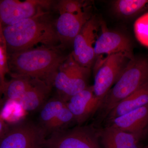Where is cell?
<instances>
[{"mask_svg": "<svg viewBox=\"0 0 148 148\" xmlns=\"http://www.w3.org/2000/svg\"><path fill=\"white\" fill-rule=\"evenodd\" d=\"M112 8L118 16L132 18L148 8V0H117L113 3Z\"/></svg>", "mask_w": 148, "mask_h": 148, "instance_id": "d6986e66", "label": "cell"}, {"mask_svg": "<svg viewBox=\"0 0 148 148\" xmlns=\"http://www.w3.org/2000/svg\"><path fill=\"white\" fill-rule=\"evenodd\" d=\"M148 130H147V132H148Z\"/></svg>", "mask_w": 148, "mask_h": 148, "instance_id": "4316f807", "label": "cell"}, {"mask_svg": "<svg viewBox=\"0 0 148 148\" xmlns=\"http://www.w3.org/2000/svg\"><path fill=\"white\" fill-rule=\"evenodd\" d=\"M99 137L103 148H141L140 141L144 138L112 125L103 130Z\"/></svg>", "mask_w": 148, "mask_h": 148, "instance_id": "5bb4252c", "label": "cell"}, {"mask_svg": "<svg viewBox=\"0 0 148 148\" xmlns=\"http://www.w3.org/2000/svg\"><path fill=\"white\" fill-rule=\"evenodd\" d=\"M98 24L95 18H90L86 22L73 42L71 54L81 66L90 69L96 57L94 45L96 41Z\"/></svg>", "mask_w": 148, "mask_h": 148, "instance_id": "9c48e42d", "label": "cell"}, {"mask_svg": "<svg viewBox=\"0 0 148 148\" xmlns=\"http://www.w3.org/2000/svg\"><path fill=\"white\" fill-rule=\"evenodd\" d=\"M134 27L137 40L142 45L148 47V12L136 19Z\"/></svg>", "mask_w": 148, "mask_h": 148, "instance_id": "ffe728a7", "label": "cell"}, {"mask_svg": "<svg viewBox=\"0 0 148 148\" xmlns=\"http://www.w3.org/2000/svg\"><path fill=\"white\" fill-rule=\"evenodd\" d=\"M7 125H8L5 123L4 120L0 116V136L2 135L3 132L5 130Z\"/></svg>", "mask_w": 148, "mask_h": 148, "instance_id": "603a6c76", "label": "cell"}, {"mask_svg": "<svg viewBox=\"0 0 148 148\" xmlns=\"http://www.w3.org/2000/svg\"><path fill=\"white\" fill-rule=\"evenodd\" d=\"M141 148H148V145L144 147H142Z\"/></svg>", "mask_w": 148, "mask_h": 148, "instance_id": "484cf974", "label": "cell"}, {"mask_svg": "<svg viewBox=\"0 0 148 148\" xmlns=\"http://www.w3.org/2000/svg\"><path fill=\"white\" fill-rule=\"evenodd\" d=\"M51 87L42 81L33 79L31 87L16 102L26 112L40 109L47 102Z\"/></svg>", "mask_w": 148, "mask_h": 148, "instance_id": "9a60e30c", "label": "cell"}, {"mask_svg": "<svg viewBox=\"0 0 148 148\" xmlns=\"http://www.w3.org/2000/svg\"><path fill=\"white\" fill-rule=\"evenodd\" d=\"M47 134L40 125L32 121L8 125L0 136V148H44Z\"/></svg>", "mask_w": 148, "mask_h": 148, "instance_id": "277c9868", "label": "cell"}, {"mask_svg": "<svg viewBox=\"0 0 148 148\" xmlns=\"http://www.w3.org/2000/svg\"><path fill=\"white\" fill-rule=\"evenodd\" d=\"M67 57L58 46H40L8 54L9 71L12 76L40 80L52 87L56 75Z\"/></svg>", "mask_w": 148, "mask_h": 148, "instance_id": "7a4b0ae2", "label": "cell"}, {"mask_svg": "<svg viewBox=\"0 0 148 148\" xmlns=\"http://www.w3.org/2000/svg\"><path fill=\"white\" fill-rule=\"evenodd\" d=\"M66 103L57 95L48 100L40 111V125L49 134L53 122L66 106Z\"/></svg>", "mask_w": 148, "mask_h": 148, "instance_id": "ac0fdd59", "label": "cell"}, {"mask_svg": "<svg viewBox=\"0 0 148 148\" xmlns=\"http://www.w3.org/2000/svg\"><path fill=\"white\" fill-rule=\"evenodd\" d=\"M59 14L55 22V27L60 44L58 47L62 48L73 45L75 38L90 17L84 10L77 13Z\"/></svg>", "mask_w": 148, "mask_h": 148, "instance_id": "8fae6325", "label": "cell"}, {"mask_svg": "<svg viewBox=\"0 0 148 148\" xmlns=\"http://www.w3.org/2000/svg\"><path fill=\"white\" fill-rule=\"evenodd\" d=\"M148 104V82L120 102L109 113L112 120Z\"/></svg>", "mask_w": 148, "mask_h": 148, "instance_id": "2e32d148", "label": "cell"}, {"mask_svg": "<svg viewBox=\"0 0 148 148\" xmlns=\"http://www.w3.org/2000/svg\"><path fill=\"white\" fill-rule=\"evenodd\" d=\"M59 14L63 13H77L84 10L82 2L73 0H62L56 5Z\"/></svg>", "mask_w": 148, "mask_h": 148, "instance_id": "44dd1931", "label": "cell"}, {"mask_svg": "<svg viewBox=\"0 0 148 148\" xmlns=\"http://www.w3.org/2000/svg\"><path fill=\"white\" fill-rule=\"evenodd\" d=\"M102 103L103 101L94 94L92 86H87L66 102L75 121L79 124L85 121L102 106Z\"/></svg>", "mask_w": 148, "mask_h": 148, "instance_id": "7c38bea8", "label": "cell"}, {"mask_svg": "<svg viewBox=\"0 0 148 148\" xmlns=\"http://www.w3.org/2000/svg\"><path fill=\"white\" fill-rule=\"evenodd\" d=\"M3 95L2 90L1 87L0 86V112L1 110L3 107V101L2 96Z\"/></svg>", "mask_w": 148, "mask_h": 148, "instance_id": "d4e9b609", "label": "cell"}, {"mask_svg": "<svg viewBox=\"0 0 148 148\" xmlns=\"http://www.w3.org/2000/svg\"><path fill=\"white\" fill-rule=\"evenodd\" d=\"M12 79L1 86L3 95L7 101L17 102L32 85L33 79L24 76H12Z\"/></svg>", "mask_w": 148, "mask_h": 148, "instance_id": "e0dca14e", "label": "cell"}, {"mask_svg": "<svg viewBox=\"0 0 148 148\" xmlns=\"http://www.w3.org/2000/svg\"><path fill=\"white\" fill-rule=\"evenodd\" d=\"M148 82V59L134 57L130 60L116 82L103 100L108 112L127 96Z\"/></svg>", "mask_w": 148, "mask_h": 148, "instance_id": "3957f363", "label": "cell"}, {"mask_svg": "<svg viewBox=\"0 0 148 148\" xmlns=\"http://www.w3.org/2000/svg\"><path fill=\"white\" fill-rule=\"evenodd\" d=\"M44 148H102L98 136L89 127L77 126L51 133Z\"/></svg>", "mask_w": 148, "mask_h": 148, "instance_id": "ba28073f", "label": "cell"}, {"mask_svg": "<svg viewBox=\"0 0 148 148\" xmlns=\"http://www.w3.org/2000/svg\"><path fill=\"white\" fill-rule=\"evenodd\" d=\"M130 59L122 53L108 56L98 61L94 68V94L103 101Z\"/></svg>", "mask_w": 148, "mask_h": 148, "instance_id": "8992f818", "label": "cell"}, {"mask_svg": "<svg viewBox=\"0 0 148 148\" xmlns=\"http://www.w3.org/2000/svg\"><path fill=\"white\" fill-rule=\"evenodd\" d=\"M9 72L8 53L6 48L0 45V86L5 82V75Z\"/></svg>", "mask_w": 148, "mask_h": 148, "instance_id": "7402d4cb", "label": "cell"}, {"mask_svg": "<svg viewBox=\"0 0 148 148\" xmlns=\"http://www.w3.org/2000/svg\"><path fill=\"white\" fill-rule=\"evenodd\" d=\"M3 34L8 55L34 48L38 45L56 47L59 43L55 22L47 11L3 27Z\"/></svg>", "mask_w": 148, "mask_h": 148, "instance_id": "6da1fadb", "label": "cell"}, {"mask_svg": "<svg viewBox=\"0 0 148 148\" xmlns=\"http://www.w3.org/2000/svg\"><path fill=\"white\" fill-rule=\"evenodd\" d=\"M111 125L145 137L148 129V104L112 120Z\"/></svg>", "mask_w": 148, "mask_h": 148, "instance_id": "4fadbf2b", "label": "cell"}, {"mask_svg": "<svg viewBox=\"0 0 148 148\" xmlns=\"http://www.w3.org/2000/svg\"><path fill=\"white\" fill-rule=\"evenodd\" d=\"M52 3L47 0H0V23L3 27L17 24L46 11Z\"/></svg>", "mask_w": 148, "mask_h": 148, "instance_id": "52a82bcc", "label": "cell"}, {"mask_svg": "<svg viewBox=\"0 0 148 148\" xmlns=\"http://www.w3.org/2000/svg\"><path fill=\"white\" fill-rule=\"evenodd\" d=\"M90 69L81 66L75 61L71 53L61 64L53 80L58 96L64 102L88 86Z\"/></svg>", "mask_w": 148, "mask_h": 148, "instance_id": "5b68a950", "label": "cell"}, {"mask_svg": "<svg viewBox=\"0 0 148 148\" xmlns=\"http://www.w3.org/2000/svg\"><path fill=\"white\" fill-rule=\"evenodd\" d=\"M0 45L6 47L3 36V27L1 23H0Z\"/></svg>", "mask_w": 148, "mask_h": 148, "instance_id": "cb8c5ba5", "label": "cell"}, {"mask_svg": "<svg viewBox=\"0 0 148 148\" xmlns=\"http://www.w3.org/2000/svg\"><path fill=\"white\" fill-rule=\"evenodd\" d=\"M101 35L96 39L94 45L96 58L103 54L107 56L121 53L131 59L135 57L133 45L129 37L121 32L111 31L105 24H101Z\"/></svg>", "mask_w": 148, "mask_h": 148, "instance_id": "30bf717a", "label": "cell"}]
</instances>
